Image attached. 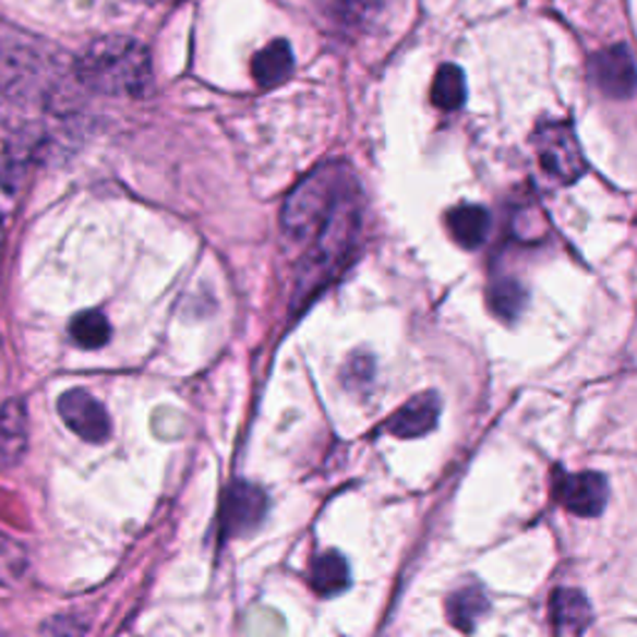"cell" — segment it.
I'll return each instance as SVG.
<instances>
[{"label": "cell", "instance_id": "cell-12", "mask_svg": "<svg viewBox=\"0 0 637 637\" xmlns=\"http://www.w3.org/2000/svg\"><path fill=\"white\" fill-rule=\"evenodd\" d=\"M489 598L478 586H464L454 590L446 600L448 623L461 633H473L478 623L489 615Z\"/></svg>", "mask_w": 637, "mask_h": 637}, {"label": "cell", "instance_id": "cell-21", "mask_svg": "<svg viewBox=\"0 0 637 637\" xmlns=\"http://www.w3.org/2000/svg\"><path fill=\"white\" fill-rule=\"evenodd\" d=\"M371 376H374L371 357H353L347 364V371H344V384L349 388H364L371 384Z\"/></svg>", "mask_w": 637, "mask_h": 637}, {"label": "cell", "instance_id": "cell-15", "mask_svg": "<svg viewBox=\"0 0 637 637\" xmlns=\"http://www.w3.org/2000/svg\"><path fill=\"white\" fill-rule=\"evenodd\" d=\"M551 613L553 623L561 627V630L580 633L590 625V603L580 590L573 588L555 590L551 600Z\"/></svg>", "mask_w": 637, "mask_h": 637}, {"label": "cell", "instance_id": "cell-22", "mask_svg": "<svg viewBox=\"0 0 637 637\" xmlns=\"http://www.w3.org/2000/svg\"><path fill=\"white\" fill-rule=\"evenodd\" d=\"M3 237H5V232H3V219H0V252H3Z\"/></svg>", "mask_w": 637, "mask_h": 637}, {"label": "cell", "instance_id": "cell-1", "mask_svg": "<svg viewBox=\"0 0 637 637\" xmlns=\"http://www.w3.org/2000/svg\"><path fill=\"white\" fill-rule=\"evenodd\" d=\"M361 229V194L357 182L341 194L332 215L326 217L322 229L312 237V247L304 254L297 274L295 307H304L307 302L322 291L329 281L347 267L349 256L357 247Z\"/></svg>", "mask_w": 637, "mask_h": 637}, {"label": "cell", "instance_id": "cell-14", "mask_svg": "<svg viewBox=\"0 0 637 637\" xmlns=\"http://www.w3.org/2000/svg\"><path fill=\"white\" fill-rule=\"evenodd\" d=\"M295 70V56H291V48L287 40H274L267 48H262L254 56L252 63V75L256 80V85L262 87H277L285 83Z\"/></svg>", "mask_w": 637, "mask_h": 637}, {"label": "cell", "instance_id": "cell-3", "mask_svg": "<svg viewBox=\"0 0 637 637\" xmlns=\"http://www.w3.org/2000/svg\"><path fill=\"white\" fill-rule=\"evenodd\" d=\"M56 56L40 38L0 17V95L15 103H40L60 83Z\"/></svg>", "mask_w": 637, "mask_h": 637}, {"label": "cell", "instance_id": "cell-8", "mask_svg": "<svg viewBox=\"0 0 637 637\" xmlns=\"http://www.w3.org/2000/svg\"><path fill=\"white\" fill-rule=\"evenodd\" d=\"M267 516V495L252 483H235L227 491L223 503V533L225 536H244L250 530L260 528Z\"/></svg>", "mask_w": 637, "mask_h": 637}, {"label": "cell", "instance_id": "cell-20", "mask_svg": "<svg viewBox=\"0 0 637 637\" xmlns=\"http://www.w3.org/2000/svg\"><path fill=\"white\" fill-rule=\"evenodd\" d=\"M25 570H28V553H25V548L5 533H0V586H17L25 578Z\"/></svg>", "mask_w": 637, "mask_h": 637}, {"label": "cell", "instance_id": "cell-6", "mask_svg": "<svg viewBox=\"0 0 637 637\" xmlns=\"http://www.w3.org/2000/svg\"><path fill=\"white\" fill-rule=\"evenodd\" d=\"M58 411L60 419L65 421V426L91 444H103L110 436V416L103 409V404L97 401L93 394H87L85 388H70L58 398Z\"/></svg>", "mask_w": 637, "mask_h": 637}, {"label": "cell", "instance_id": "cell-5", "mask_svg": "<svg viewBox=\"0 0 637 637\" xmlns=\"http://www.w3.org/2000/svg\"><path fill=\"white\" fill-rule=\"evenodd\" d=\"M536 157L557 182H575L586 172V157L568 122L548 120L533 135Z\"/></svg>", "mask_w": 637, "mask_h": 637}, {"label": "cell", "instance_id": "cell-2", "mask_svg": "<svg viewBox=\"0 0 637 637\" xmlns=\"http://www.w3.org/2000/svg\"><path fill=\"white\" fill-rule=\"evenodd\" d=\"M75 77L108 97H143L153 85V58L143 43L122 35L93 40L75 60Z\"/></svg>", "mask_w": 637, "mask_h": 637}, {"label": "cell", "instance_id": "cell-18", "mask_svg": "<svg viewBox=\"0 0 637 637\" xmlns=\"http://www.w3.org/2000/svg\"><path fill=\"white\" fill-rule=\"evenodd\" d=\"M528 295L526 289L518 285L516 279H498L489 287V307L491 312L503 318V322H513L526 309Z\"/></svg>", "mask_w": 637, "mask_h": 637}, {"label": "cell", "instance_id": "cell-16", "mask_svg": "<svg viewBox=\"0 0 637 637\" xmlns=\"http://www.w3.org/2000/svg\"><path fill=\"white\" fill-rule=\"evenodd\" d=\"M309 582H312V588L318 592V596H324V598L339 596L341 590L349 588V565L336 551L322 553L312 563Z\"/></svg>", "mask_w": 637, "mask_h": 637}, {"label": "cell", "instance_id": "cell-19", "mask_svg": "<svg viewBox=\"0 0 637 637\" xmlns=\"http://www.w3.org/2000/svg\"><path fill=\"white\" fill-rule=\"evenodd\" d=\"M70 336L85 349H100L110 339V324L103 312H83L70 324Z\"/></svg>", "mask_w": 637, "mask_h": 637}, {"label": "cell", "instance_id": "cell-4", "mask_svg": "<svg viewBox=\"0 0 637 637\" xmlns=\"http://www.w3.org/2000/svg\"><path fill=\"white\" fill-rule=\"evenodd\" d=\"M353 184L349 170L339 163L316 167L289 192L281 209V229L295 242H312V237L322 229L326 217L332 215L341 194Z\"/></svg>", "mask_w": 637, "mask_h": 637}, {"label": "cell", "instance_id": "cell-10", "mask_svg": "<svg viewBox=\"0 0 637 637\" xmlns=\"http://www.w3.org/2000/svg\"><path fill=\"white\" fill-rule=\"evenodd\" d=\"M441 413V401L433 392L413 396L406 401L392 419L386 421V431L396 438H419L436 429Z\"/></svg>", "mask_w": 637, "mask_h": 637}, {"label": "cell", "instance_id": "cell-11", "mask_svg": "<svg viewBox=\"0 0 637 637\" xmlns=\"http://www.w3.org/2000/svg\"><path fill=\"white\" fill-rule=\"evenodd\" d=\"M28 448V416L21 401L0 404V468H13Z\"/></svg>", "mask_w": 637, "mask_h": 637}, {"label": "cell", "instance_id": "cell-7", "mask_svg": "<svg viewBox=\"0 0 637 637\" xmlns=\"http://www.w3.org/2000/svg\"><path fill=\"white\" fill-rule=\"evenodd\" d=\"M590 77L600 91L615 100H627L637 91V65L625 46L600 50L590 60Z\"/></svg>", "mask_w": 637, "mask_h": 637}, {"label": "cell", "instance_id": "cell-13", "mask_svg": "<svg viewBox=\"0 0 637 637\" xmlns=\"http://www.w3.org/2000/svg\"><path fill=\"white\" fill-rule=\"evenodd\" d=\"M446 227L456 244H461L464 250H478L485 242V237H489L491 217L483 207L461 205L448 212Z\"/></svg>", "mask_w": 637, "mask_h": 637}, {"label": "cell", "instance_id": "cell-9", "mask_svg": "<svg viewBox=\"0 0 637 637\" xmlns=\"http://www.w3.org/2000/svg\"><path fill=\"white\" fill-rule=\"evenodd\" d=\"M557 498L565 506V510L575 513V516L592 518L600 516L608 503V481L605 476L582 471L570 473L557 483Z\"/></svg>", "mask_w": 637, "mask_h": 637}, {"label": "cell", "instance_id": "cell-17", "mask_svg": "<svg viewBox=\"0 0 637 637\" xmlns=\"http://www.w3.org/2000/svg\"><path fill=\"white\" fill-rule=\"evenodd\" d=\"M431 100L441 110H458L466 100V77L458 65H444L433 77Z\"/></svg>", "mask_w": 637, "mask_h": 637}, {"label": "cell", "instance_id": "cell-23", "mask_svg": "<svg viewBox=\"0 0 637 637\" xmlns=\"http://www.w3.org/2000/svg\"><path fill=\"white\" fill-rule=\"evenodd\" d=\"M0 637H3V635H0Z\"/></svg>", "mask_w": 637, "mask_h": 637}]
</instances>
